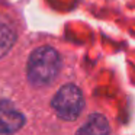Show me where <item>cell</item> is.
Instances as JSON below:
<instances>
[{
	"label": "cell",
	"mask_w": 135,
	"mask_h": 135,
	"mask_svg": "<svg viewBox=\"0 0 135 135\" xmlns=\"http://www.w3.org/2000/svg\"><path fill=\"white\" fill-rule=\"evenodd\" d=\"M60 64V55L54 48L41 47L29 57L28 79L35 86H47L57 77Z\"/></svg>",
	"instance_id": "obj_1"
},
{
	"label": "cell",
	"mask_w": 135,
	"mask_h": 135,
	"mask_svg": "<svg viewBox=\"0 0 135 135\" xmlns=\"http://www.w3.org/2000/svg\"><path fill=\"white\" fill-rule=\"evenodd\" d=\"M52 108L61 119H77L84 108V99H83L81 90L74 84L62 86L54 96Z\"/></svg>",
	"instance_id": "obj_2"
},
{
	"label": "cell",
	"mask_w": 135,
	"mask_h": 135,
	"mask_svg": "<svg viewBox=\"0 0 135 135\" xmlns=\"http://www.w3.org/2000/svg\"><path fill=\"white\" fill-rule=\"evenodd\" d=\"M25 123V118L10 103H0V134H13Z\"/></svg>",
	"instance_id": "obj_3"
},
{
	"label": "cell",
	"mask_w": 135,
	"mask_h": 135,
	"mask_svg": "<svg viewBox=\"0 0 135 135\" xmlns=\"http://www.w3.org/2000/svg\"><path fill=\"white\" fill-rule=\"evenodd\" d=\"M109 132L110 126L108 119L100 113H93L81 125L76 135H109Z\"/></svg>",
	"instance_id": "obj_4"
},
{
	"label": "cell",
	"mask_w": 135,
	"mask_h": 135,
	"mask_svg": "<svg viewBox=\"0 0 135 135\" xmlns=\"http://www.w3.org/2000/svg\"><path fill=\"white\" fill-rule=\"evenodd\" d=\"M15 44V32L6 23H0V58L4 57Z\"/></svg>",
	"instance_id": "obj_5"
}]
</instances>
